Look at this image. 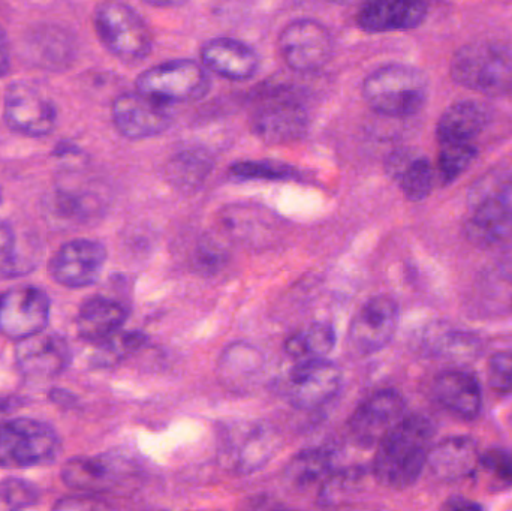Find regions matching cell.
I'll return each instance as SVG.
<instances>
[{"mask_svg": "<svg viewBox=\"0 0 512 511\" xmlns=\"http://www.w3.org/2000/svg\"><path fill=\"white\" fill-rule=\"evenodd\" d=\"M387 171L399 182L408 200L421 201L429 197L435 186V168L426 156L409 150H399L388 158Z\"/></svg>", "mask_w": 512, "mask_h": 511, "instance_id": "25", "label": "cell"}, {"mask_svg": "<svg viewBox=\"0 0 512 511\" xmlns=\"http://www.w3.org/2000/svg\"><path fill=\"white\" fill-rule=\"evenodd\" d=\"M107 257V249L96 240H71L54 254L51 278L66 288L90 287L101 279Z\"/></svg>", "mask_w": 512, "mask_h": 511, "instance_id": "13", "label": "cell"}, {"mask_svg": "<svg viewBox=\"0 0 512 511\" xmlns=\"http://www.w3.org/2000/svg\"><path fill=\"white\" fill-rule=\"evenodd\" d=\"M126 320L128 309L125 305L110 297L95 296L87 299L78 311V336L84 341L96 344L122 330Z\"/></svg>", "mask_w": 512, "mask_h": 511, "instance_id": "24", "label": "cell"}, {"mask_svg": "<svg viewBox=\"0 0 512 511\" xmlns=\"http://www.w3.org/2000/svg\"><path fill=\"white\" fill-rule=\"evenodd\" d=\"M363 480V471L360 468H346L336 471L322 482L319 489L318 501L322 506H339L354 497L360 489Z\"/></svg>", "mask_w": 512, "mask_h": 511, "instance_id": "32", "label": "cell"}, {"mask_svg": "<svg viewBox=\"0 0 512 511\" xmlns=\"http://www.w3.org/2000/svg\"><path fill=\"white\" fill-rule=\"evenodd\" d=\"M487 378L495 392L512 393V351H501L490 359Z\"/></svg>", "mask_w": 512, "mask_h": 511, "instance_id": "39", "label": "cell"}, {"mask_svg": "<svg viewBox=\"0 0 512 511\" xmlns=\"http://www.w3.org/2000/svg\"><path fill=\"white\" fill-rule=\"evenodd\" d=\"M9 69V44L6 38L5 30L0 26V77L8 72Z\"/></svg>", "mask_w": 512, "mask_h": 511, "instance_id": "43", "label": "cell"}, {"mask_svg": "<svg viewBox=\"0 0 512 511\" xmlns=\"http://www.w3.org/2000/svg\"><path fill=\"white\" fill-rule=\"evenodd\" d=\"M466 234L475 245H505L512 242V182L478 201L466 224Z\"/></svg>", "mask_w": 512, "mask_h": 511, "instance_id": "18", "label": "cell"}, {"mask_svg": "<svg viewBox=\"0 0 512 511\" xmlns=\"http://www.w3.org/2000/svg\"><path fill=\"white\" fill-rule=\"evenodd\" d=\"M101 504L96 503L92 497H66L54 504V510H90L99 509Z\"/></svg>", "mask_w": 512, "mask_h": 511, "instance_id": "41", "label": "cell"}, {"mask_svg": "<svg viewBox=\"0 0 512 511\" xmlns=\"http://www.w3.org/2000/svg\"><path fill=\"white\" fill-rule=\"evenodd\" d=\"M51 210L59 221L81 222L92 213L89 197L59 189L51 200Z\"/></svg>", "mask_w": 512, "mask_h": 511, "instance_id": "38", "label": "cell"}, {"mask_svg": "<svg viewBox=\"0 0 512 511\" xmlns=\"http://www.w3.org/2000/svg\"><path fill=\"white\" fill-rule=\"evenodd\" d=\"M125 476V462L107 455L78 456L62 468V482L68 488L90 495L111 491Z\"/></svg>", "mask_w": 512, "mask_h": 511, "instance_id": "20", "label": "cell"}, {"mask_svg": "<svg viewBox=\"0 0 512 511\" xmlns=\"http://www.w3.org/2000/svg\"><path fill=\"white\" fill-rule=\"evenodd\" d=\"M399 326V306L388 296L367 300L349 327V342L357 353L373 354L393 341Z\"/></svg>", "mask_w": 512, "mask_h": 511, "instance_id": "15", "label": "cell"}, {"mask_svg": "<svg viewBox=\"0 0 512 511\" xmlns=\"http://www.w3.org/2000/svg\"><path fill=\"white\" fill-rule=\"evenodd\" d=\"M489 113L480 102L462 101L451 105L436 126V137L442 143H468L486 128Z\"/></svg>", "mask_w": 512, "mask_h": 511, "instance_id": "26", "label": "cell"}, {"mask_svg": "<svg viewBox=\"0 0 512 511\" xmlns=\"http://www.w3.org/2000/svg\"><path fill=\"white\" fill-rule=\"evenodd\" d=\"M51 302L45 291L32 285L9 288L0 294V335L21 341L47 329Z\"/></svg>", "mask_w": 512, "mask_h": 511, "instance_id": "11", "label": "cell"}, {"mask_svg": "<svg viewBox=\"0 0 512 511\" xmlns=\"http://www.w3.org/2000/svg\"><path fill=\"white\" fill-rule=\"evenodd\" d=\"M280 447L277 432L259 422L227 426L219 437V462L233 474H251L264 467Z\"/></svg>", "mask_w": 512, "mask_h": 511, "instance_id": "6", "label": "cell"}, {"mask_svg": "<svg viewBox=\"0 0 512 511\" xmlns=\"http://www.w3.org/2000/svg\"><path fill=\"white\" fill-rule=\"evenodd\" d=\"M20 407L21 399L0 398V423L5 422L6 416H11Z\"/></svg>", "mask_w": 512, "mask_h": 511, "instance_id": "44", "label": "cell"}, {"mask_svg": "<svg viewBox=\"0 0 512 511\" xmlns=\"http://www.w3.org/2000/svg\"><path fill=\"white\" fill-rule=\"evenodd\" d=\"M137 90L164 104L203 99L210 90L206 66L195 60H170L146 69L137 78Z\"/></svg>", "mask_w": 512, "mask_h": 511, "instance_id": "7", "label": "cell"}, {"mask_svg": "<svg viewBox=\"0 0 512 511\" xmlns=\"http://www.w3.org/2000/svg\"><path fill=\"white\" fill-rule=\"evenodd\" d=\"M204 66L231 81H246L259 68V57L254 48L233 38H215L201 50Z\"/></svg>", "mask_w": 512, "mask_h": 511, "instance_id": "22", "label": "cell"}, {"mask_svg": "<svg viewBox=\"0 0 512 511\" xmlns=\"http://www.w3.org/2000/svg\"><path fill=\"white\" fill-rule=\"evenodd\" d=\"M429 95L426 75L414 66L391 63L367 75L363 96L382 116L403 119L423 110Z\"/></svg>", "mask_w": 512, "mask_h": 511, "instance_id": "2", "label": "cell"}, {"mask_svg": "<svg viewBox=\"0 0 512 511\" xmlns=\"http://www.w3.org/2000/svg\"><path fill=\"white\" fill-rule=\"evenodd\" d=\"M427 465L442 482H459L481 465L480 449L471 437H450L432 447Z\"/></svg>", "mask_w": 512, "mask_h": 511, "instance_id": "23", "label": "cell"}, {"mask_svg": "<svg viewBox=\"0 0 512 511\" xmlns=\"http://www.w3.org/2000/svg\"><path fill=\"white\" fill-rule=\"evenodd\" d=\"M3 119L6 126L26 137H45L57 125V108L41 90L17 81L9 84L3 96Z\"/></svg>", "mask_w": 512, "mask_h": 511, "instance_id": "9", "label": "cell"}, {"mask_svg": "<svg viewBox=\"0 0 512 511\" xmlns=\"http://www.w3.org/2000/svg\"><path fill=\"white\" fill-rule=\"evenodd\" d=\"M451 75L483 95H505L512 92V51L496 42H472L454 54Z\"/></svg>", "mask_w": 512, "mask_h": 511, "instance_id": "3", "label": "cell"}, {"mask_svg": "<svg viewBox=\"0 0 512 511\" xmlns=\"http://www.w3.org/2000/svg\"><path fill=\"white\" fill-rule=\"evenodd\" d=\"M406 416L403 396L396 390H381L355 410L349 420V432L358 446H378Z\"/></svg>", "mask_w": 512, "mask_h": 511, "instance_id": "14", "label": "cell"}, {"mask_svg": "<svg viewBox=\"0 0 512 511\" xmlns=\"http://www.w3.org/2000/svg\"><path fill=\"white\" fill-rule=\"evenodd\" d=\"M60 450L59 435L48 423L27 417L0 423V468L50 465Z\"/></svg>", "mask_w": 512, "mask_h": 511, "instance_id": "5", "label": "cell"}, {"mask_svg": "<svg viewBox=\"0 0 512 511\" xmlns=\"http://www.w3.org/2000/svg\"><path fill=\"white\" fill-rule=\"evenodd\" d=\"M279 51L292 71L316 72L333 56L330 30L316 20L301 18L289 23L279 35Z\"/></svg>", "mask_w": 512, "mask_h": 511, "instance_id": "8", "label": "cell"}, {"mask_svg": "<svg viewBox=\"0 0 512 511\" xmlns=\"http://www.w3.org/2000/svg\"><path fill=\"white\" fill-rule=\"evenodd\" d=\"M435 426L424 416H406L378 444L373 473L385 488H409L420 479L433 447Z\"/></svg>", "mask_w": 512, "mask_h": 511, "instance_id": "1", "label": "cell"}, {"mask_svg": "<svg viewBox=\"0 0 512 511\" xmlns=\"http://www.w3.org/2000/svg\"><path fill=\"white\" fill-rule=\"evenodd\" d=\"M447 509L450 510H480L481 506L477 503H472V501L465 500V498H451L448 501Z\"/></svg>", "mask_w": 512, "mask_h": 511, "instance_id": "45", "label": "cell"}, {"mask_svg": "<svg viewBox=\"0 0 512 511\" xmlns=\"http://www.w3.org/2000/svg\"><path fill=\"white\" fill-rule=\"evenodd\" d=\"M212 171L209 156L197 150L174 156L167 167V176L174 186L180 189H197Z\"/></svg>", "mask_w": 512, "mask_h": 511, "instance_id": "31", "label": "cell"}, {"mask_svg": "<svg viewBox=\"0 0 512 511\" xmlns=\"http://www.w3.org/2000/svg\"><path fill=\"white\" fill-rule=\"evenodd\" d=\"M23 258V254L18 251L14 230L0 221V279L17 278L29 273L33 266Z\"/></svg>", "mask_w": 512, "mask_h": 511, "instance_id": "34", "label": "cell"}, {"mask_svg": "<svg viewBox=\"0 0 512 511\" xmlns=\"http://www.w3.org/2000/svg\"><path fill=\"white\" fill-rule=\"evenodd\" d=\"M342 386V371L327 357L300 360L286 377L285 393L298 410H316L328 404Z\"/></svg>", "mask_w": 512, "mask_h": 511, "instance_id": "10", "label": "cell"}, {"mask_svg": "<svg viewBox=\"0 0 512 511\" xmlns=\"http://www.w3.org/2000/svg\"><path fill=\"white\" fill-rule=\"evenodd\" d=\"M0 204H2V191H0Z\"/></svg>", "mask_w": 512, "mask_h": 511, "instance_id": "48", "label": "cell"}, {"mask_svg": "<svg viewBox=\"0 0 512 511\" xmlns=\"http://www.w3.org/2000/svg\"><path fill=\"white\" fill-rule=\"evenodd\" d=\"M264 369V357L249 344H233L219 359V377L231 390L249 389L254 386Z\"/></svg>", "mask_w": 512, "mask_h": 511, "instance_id": "27", "label": "cell"}, {"mask_svg": "<svg viewBox=\"0 0 512 511\" xmlns=\"http://www.w3.org/2000/svg\"><path fill=\"white\" fill-rule=\"evenodd\" d=\"M477 147L468 143H442L439 150L438 171L444 183L459 179L477 158Z\"/></svg>", "mask_w": 512, "mask_h": 511, "instance_id": "33", "label": "cell"}, {"mask_svg": "<svg viewBox=\"0 0 512 511\" xmlns=\"http://www.w3.org/2000/svg\"><path fill=\"white\" fill-rule=\"evenodd\" d=\"M481 465L502 482L512 483V455L505 450H492L481 456Z\"/></svg>", "mask_w": 512, "mask_h": 511, "instance_id": "40", "label": "cell"}, {"mask_svg": "<svg viewBox=\"0 0 512 511\" xmlns=\"http://www.w3.org/2000/svg\"><path fill=\"white\" fill-rule=\"evenodd\" d=\"M433 396L457 419L474 420L483 408V392L474 375L466 371H445L433 383Z\"/></svg>", "mask_w": 512, "mask_h": 511, "instance_id": "21", "label": "cell"}, {"mask_svg": "<svg viewBox=\"0 0 512 511\" xmlns=\"http://www.w3.org/2000/svg\"><path fill=\"white\" fill-rule=\"evenodd\" d=\"M334 453L325 447L303 450L298 453L285 470V479L294 488L307 489L319 483L333 473Z\"/></svg>", "mask_w": 512, "mask_h": 511, "instance_id": "28", "label": "cell"}, {"mask_svg": "<svg viewBox=\"0 0 512 511\" xmlns=\"http://www.w3.org/2000/svg\"><path fill=\"white\" fill-rule=\"evenodd\" d=\"M427 11L424 0H367L358 12L357 23L369 33L411 30L423 24Z\"/></svg>", "mask_w": 512, "mask_h": 511, "instance_id": "19", "label": "cell"}, {"mask_svg": "<svg viewBox=\"0 0 512 511\" xmlns=\"http://www.w3.org/2000/svg\"><path fill=\"white\" fill-rule=\"evenodd\" d=\"M50 399L54 402V404L65 408H71L72 405H75V402H77V398H75L71 392L63 389L51 390Z\"/></svg>", "mask_w": 512, "mask_h": 511, "instance_id": "42", "label": "cell"}, {"mask_svg": "<svg viewBox=\"0 0 512 511\" xmlns=\"http://www.w3.org/2000/svg\"><path fill=\"white\" fill-rule=\"evenodd\" d=\"M231 174L240 180H291L297 176L294 168L270 161H242L231 167Z\"/></svg>", "mask_w": 512, "mask_h": 511, "instance_id": "36", "label": "cell"}, {"mask_svg": "<svg viewBox=\"0 0 512 511\" xmlns=\"http://www.w3.org/2000/svg\"><path fill=\"white\" fill-rule=\"evenodd\" d=\"M144 2L155 6H177L183 5V3L188 2V0H144Z\"/></svg>", "mask_w": 512, "mask_h": 511, "instance_id": "46", "label": "cell"}, {"mask_svg": "<svg viewBox=\"0 0 512 511\" xmlns=\"http://www.w3.org/2000/svg\"><path fill=\"white\" fill-rule=\"evenodd\" d=\"M252 131L270 146L294 143L307 132L309 116L300 102L292 98H271L252 114Z\"/></svg>", "mask_w": 512, "mask_h": 511, "instance_id": "17", "label": "cell"}, {"mask_svg": "<svg viewBox=\"0 0 512 511\" xmlns=\"http://www.w3.org/2000/svg\"><path fill=\"white\" fill-rule=\"evenodd\" d=\"M146 342L147 336L144 333L119 330L108 338L96 342L92 363L98 368H111V366L119 365L132 354L138 353L146 345Z\"/></svg>", "mask_w": 512, "mask_h": 511, "instance_id": "30", "label": "cell"}, {"mask_svg": "<svg viewBox=\"0 0 512 511\" xmlns=\"http://www.w3.org/2000/svg\"><path fill=\"white\" fill-rule=\"evenodd\" d=\"M228 258H230V254H228V248L222 242L221 237L209 234L198 242L197 249H195V269L206 276L216 275L224 269Z\"/></svg>", "mask_w": 512, "mask_h": 511, "instance_id": "35", "label": "cell"}, {"mask_svg": "<svg viewBox=\"0 0 512 511\" xmlns=\"http://www.w3.org/2000/svg\"><path fill=\"white\" fill-rule=\"evenodd\" d=\"M111 116L117 131L129 140L158 137L173 125L168 105L138 90L117 96Z\"/></svg>", "mask_w": 512, "mask_h": 511, "instance_id": "12", "label": "cell"}, {"mask_svg": "<svg viewBox=\"0 0 512 511\" xmlns=\"http://www.w3.org/2000/svg\"><path fill=\"white\" fill-rule=\"evenodd\" d=\"M72 351L68 341L59 333L42 332L21 339L15 345L18 371L32 380H50L71 365Z\"/></svg>", "mask_w": 512, "mask_h": 511, "instance_id": "16", "label": "cell"}, {"mask_svg": "<svg viewBox=\"0 0 512 511\" xmlns=\"http://www.w3.org/2000/svg\"><path fill=\"white\" fill-rule=\"evenodd\" d=\"M336 332L327 323H315L303 332L289 336L285 351L289 357L304 360L312 357H327L336 347Z\"/></svg>", "mask_w": 512, "mask_h": 511, "instance_id": "29", "label": "cell"}, {"mask_svg": "<svg viewBox=\"0 0 512 511\" xmlns=\"http://www.w3.org/2000/svg\"><path fill=\"white\" fill-rule=\"evenodd\" d=\"M95 30L104 47L123 63L134 65L152 51V33L128 3L105 0L95 11Z\"/></svg>", "mask_w": 512, "mask_h": 511, "instance_id": "4", "label": "cell"}, {"mask_svg": "<svg viewBox=\"0 0 512 511\" xmlns=\"http://www.w3.org/2000/svg\"><path fill=\"white\" fill-rule=\"evenodd\" d=\"M39 501L35 485L21 479L0 482V511L30 509Z\"/></svg>", "mask_w": 512, "mask_h": 511, "instance_id": "37", "label": "cell"}, {"mask_svg": "<svg viewBox=\"0 0 512 511\" xmlns=\"http://www.w3.org/2000/svg\"><path fill=\"white\" fill-rule=\"evenodd\" d=\"M331 3H337V5H354V3H364L367 0H328Z\"/></svg>", "mask_w": 512, "mask_h": 511, "instance_id": "47", "label": "cell"}]
</instances>
